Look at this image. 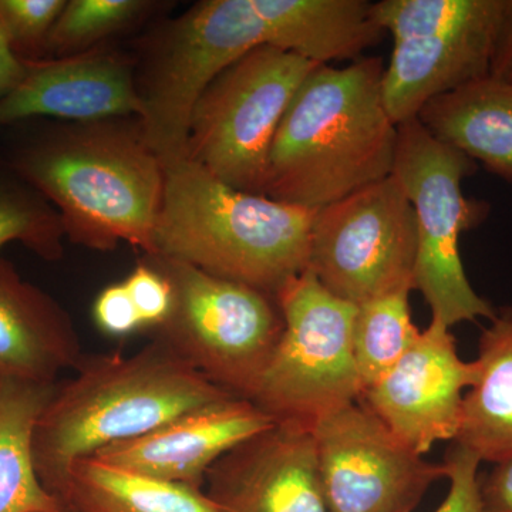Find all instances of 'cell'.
Returning a JSON list of instances; mask_svg holds the SVG:
<instances>
[{
    "label": "cell",
    "mask_w": 512,
    "mask_h": 512,
    "mask_svg": "<svg viewBox=\"0 0 512 512\" xmlns=\"http://www.w3.org/2000/svg\"><path fill=\"white\" fill-rule=\"evenodd\" d=\"M97 328L111 338H126L143 328L133 299L123 282L107 286L94 302Z\"/></svg>",
    "instance_id": "obj_28"
},
{
    "label": "cell",
    "mask_w": 512,
    "mask_h": 512,
    "mask_svg": "<svg viewBox=\"0 0 512 512\" xmlns=\"http://www.w3.org/2000/svg\"><path fill=\"white\" fill-rule=\"evenodd\" d=\"M476 161L431 136L417 119L397 126L393 177L412 202L417 222L414 286L426 299L431 318L451 328L491 320L495 309L468 281L461 262V232L480 222L483 210L461 191Z\"/></svg>",
    "instance_id": "obj_9"
},
{
    "label": "cell",
    "mask_w": 512,
    "mask_h": 512,
    "mask_svg": "<svg viewBox=\"0 0 512 512\" xmlns=\"http://www.w3.org/2000/svg\"><path fill=\"white\" fill-rule=\"evenodd\" d=\"M450 490L436 512H485L480 494L478 467L483 461L467 448L454 444L446 460Z\"/></svg>",
    "instance_id": "obj_27"
},
{
    "label": "cell",
    "mask_w": 512,
    "mask_h": 512,
    "mask_svg": "<svg viewBox=\"0 0 512 512\" xmlns=\"http://www.w3.org/2000/svg\"><path fill=\"white\" fill-rule=\"evenodd\" d=\"M55 384L0 380V512H50L63 505L43 485L33 456L37 419Z\"/></svg>",
    "instance_id": "obj_20"
},
{
    "label": "cell",
    "mask_w": 512,
    "mask_h": 512,
    "mask_svg": "<svg viewBox=\"0 0 512 512\" xmlns=\"http://www.w3.org/2000/svg\"><path fill=\"white\" fill-rule=\"evenodd\" d=\"M320 64L262 46L222 70L188 126L187 158L235 190L265 195L269 153L299 87Z\"/></svg>",
    "instance_id": "obj_8"
},
{
    "label": "cell",
    "mask_w": 512,
    "mask_h": 512,
    "mask_svg": "<svg viewBox=\"0 0 512 512\" xmlns=\"http://www.w3.org/2000/svg\"><path fill=\"white\" fill-rule=\"evenodd\" d=\"M82 360L67 312L0 258V380L55 384Z\"/></svg>",
    "instance_id": "obj_17"
},
{
    "label": "cell",
    "mask_w": 512,
    "mask_h": 512,
    "mask_svg": "<svg viewBox=\"0 0 512 512\" xmlns=\"http://www.w3.org/2000/svg\"><path fill=\"white\" fill-rule=\"evenodd\" d=\"M366 39L356 0H202L161 29L137 83L141 124L163 165L187 158L195 103L229 64L262 46L318 64L355 60Z\"/></svg>",
    "instance_id": "obj_1"
},
{
    "label": "cell",
    "mask_w": 512,
    "mask_h": 512,
    "mask_svg": "<svg viewBox=\"0 0 512 512\" xmlns=\"http://www.w3.org/2000/svg\"><path fill=\"white\" fill-rule=\"evenodd\" d=\"M76 369L72 379L55 384L33 436L37 474L57 498L84 458L237 397L160 340L134 355L86 359Z\"/></svg>",
    "instance_id": "obj_4"
},
{
    "label": "cell",
    "mask_w": 512,
    "mask_h": 512,
    "mask_svg": "<svg viewBox=\"0 0 512 512\" xmlns=\"http://www.w3.org/2000/svg\"><path fill=\"white\" fill-rule=\"evenodd\" d=\"M221 512H329L311 430L275 423L221 457L205 477Z\"/></svg>",
    "instance_id": "obj_13"
},
{
    "label": "cell",
    "mask_w": 512,
    "mask_h": 512,
    "mask_svg": "<svg viewBox=\"0 0 512 512\" xmlns=\"http://www.w3.org/2000/svg\"><path fill=\"white\" fill-rule=\"evenodd\" d=\"M274 424L251 400L229 397L137 439L103 448L92 458L130 473L202 488L221 457Z\"/></svg>",
    "instance_id": "obj_15"
},
{
    "label": "cell",
    "mask_w": 512,
    "mask_h": 512,
    "mask_svg": "<svg viewBox=\"0 0 512 512\" xmlns=\"http://www.w3.org/2000/svg\"><path fill=\"white\" fill-rule=\"evenodd\" d=\"M141 111L131 63L120 53L92 49L29 63L22 83L0 99V128L33 119L63 123L140 119Z\"/></svg>",
    "instance_id": "obj_14"
},
{
    "label": "cell",
    "mask_w": 512,
    "mask_h": 512,
    "mask_svg": "<svg viewBox=\"0 0 512 512\" xmlns=\"http://www.w3.org/2000/svg\"><path fill=\"white\" fill-rule=\"evenodd\" d=\"M490 76L512 84V0H503L491 55Z\"/></svg>",
    "instance_id": "obj_30"
},
{
    "label": "cell",
    "mask_w": 512,
    "mask_h": 512,
    "mask_svg": "<svg viewBox=\"0 0 512 512\" xmlns=\"http://www.w3.org/2000/svg\"><path fill=\"white\" fill-rule=\"evenodd\" d=\"M153 5L146 0H69L50 30L46 59L89 52L100 40L133 26Z\"/></svg>",
    "instance_id": "obj_24"
},
{
    "label": "cell",
    "mask_w": 512,
    "mask_h": 512,
    "mask_svg": "<svg viewBox=\"0 0 512 512\" xmlns=\"http://www.w3.org/2000/svg\"><path fill=\"white\" fill-rule=\"evenodd\" d=\"M313 214L235 190L184 158L164 167L153 256L275 296L308 269Z\"/></svg>",
    "instance_id": "obj_5"
},
{
    "label": "cell",
    "mask_w": 512,
    "mask_h": 512,
    "mask_svg": "<svg viewBox=\"0 0 512 512\" xmlns=\"http://www.w3.org/2000/svg\"><path fill=\"white\" fill-rule=\"evenodd\" d=\"M143 328H161L173 311L174 295L170 281L150 262L137 265L123 281Z\"/></svg>",
    "instance_id": "obj_26"
},
{
    "label": "cell",
    "mask_w": 512,
    "mask_h": 512,
    "mask_svg": "<svg viewBox=\"0 0 512 512\" xmlns=\"http://www.w3.org/2000/svg\"><path fill=\"white\" fill-rule=\"evenodd\" d=\"M480 494L485 512H512V456L480 477Z\"/></svg>",
    "instance_id": "obj_29"
},
{
    "label": "cell",
    "mask_w": 512,
    "mask_h": 512,
    "mask_svg": "<svg viewBox=\"0 0 512 512\" xmlns=\"http://www.w3.org/2000/svg\"><path fill=\"white\" fill-rule=\"evenodd\" d=\"M59 500L82 512H221L202 491L84 458L74 464Z\"/></svg>",
    "instance_id": "obj_21"
},
{
    "label": "cell",
    "mask_w": 512,
    "mask_h": 512,
    "mask_svg": "<svg viewBox=\"0 0 512 512\" xmlns=\"http://www.w3.org/2000/svg\"><path fill=\"white\" fill-rule=\"evenodd\" d=\"M490 322L478 340V376L464 396L454 444L494 464L512 456V306Z\"/></svg>",
    "instance_id": "obj_19"
},
{
    "label": "cell",
    "mask_w": 512,
    "mask_h": 512,
    "mask_svg": "<svg viewBox=\"0 0 512 512\" xmlns=\"http://www.w3.org/2000/svg\"><path fill=\"white\" fill-rule=\"evenodd\" d=\"M312 433L329 512H413L447 478L446 464L414 453L360 400Z\"/></svg>",
    "instance_id": "obj_11"
},
{
    "label": "cell",
    "mask_w": 512,
    "mask_h": 512,
    "mask_svg": "<svg viewBox=\"0 0 512 512\" xmlns=\"http://www.w3.org/2000/svg\"><path fill=\"white\" fill-rule=\"evenodd\" d=\"M417 120L441 143L512 183V84L491 76L431 99Z\"/></svg>",
    "instance_id": "obj_18"
},
{
    "label": "cell",
    "mask_w": 512,
    "mask_h": 512,
    "mask_svg": "<svg viewBox=\"0 0 512 512\" xmlns=\"http://www.w3.org/2000/svg\"><path fill=\"white\" fill-rule=\"evenodd\" d=\"M477 376L476 360L461 359L450 328L431 318L409 352L359 400L394 436L424 456L437 443L456 440L464 390Z\"/></svg>",
    "instance_id": "obj_12"
},
{
    "label": "cell",
    "mask_w": 512,
    "mask_h": 512,
    "mask_svg": "<svg viewBox=\"0 0 512 512\" xmlns=\"http://www.w3.org/2000/svg\"><path fill=\"white\" fill-rule=\"evenodd\" d=\"M410 293H390L357 306L352 346L362 394L383 379L419 339Z\"/></svg>",
    "instance_id": "obj_22"
},
{
    "label": "cell",
    "mask_w": 512,
    "mask_h": 512,
    "mask_svg": "<svg viewBox=\"0 0 512 512\" xmlns=\"http://www.w3.org/2000/svg\"><path fill=\"white\" fill-rule=\"evenodd\" d=\"M66 0H0V30L23 62L46 59L50 30Z\"/></svg>",
    "instance_id": "obj_25"
},
{
    "label": "cell",
    "mask_w": 512,
    "mask_h": 512,
    "mask_svg": "<svg viewBox=\"0 0 512 512\" xmlns=\"http://www.w3.org/2000/svg\"><path fill=\"white\" fill-rule=\"evenodd\" d=\"M0 131V153L56 208L70 241L96 251L127 242L154 255L164 165L138 119H33Z\"/></svg>",
    "instance_id": "obj_2"
},
{
    "label": "cell",
    "mask_w": 512,
    "mask_h": 512,
    "mask_svg": "<svg viewBox=\"0 0 512 512\" xmlns=\"http://www.w3.org/2000/svg\"><path fill=\"white\" fill-rule=\"evenodd\" d=\"M174 305L158 339L222 389L251 400L284 332L275 296L164 256Z\"/></svg>",
    "instance_id": "obj_7"
},
{
    "label": "cell",
    "mask_w": 512,
    "mask_h": 512,
    "mask_svg": "<svg viewBox=\"0 0 512 512\" xmlns=\"http://www.w3.org/2000/svg\"><path fill=\"white\" fill-rule=\"evenodd\" d=\"M416 256V214L393 175L313 214L308 269L342 301L414 291Z\"/></svg>",
    "instance_id": "obj_10"
},
{
    "label": "cell",
    "mask_w": 512,
    "mask_h": 512,
    "mask_svg": "<svg viewBox=\"0 0 512 512\" xmlns=\"http://www.w3.org/2000/svg\"><path fill=\"white\" fill-rule=\"evenodd\" d=\"M62 218L0 153V251L12 242L47 261L63 255Z\"/></svg>",
    "instance_id": "obj_23"
},
{
    "label": "cell",
    "mask_w": 512,
    "mask_h": 512,
    "mask_svg": "<svg viewBox=\"0 0 512 512\" xmlns=\"http://www.w3.org/2000/svg\"><path fill=\"white\" fill-rule=\"evenodd\" d=\"M275 299L284 332L251 402L275 423L313 431L362 397L352 346L357 306L332 295L309 269Z\"/></svg>",
    "instance_id": "obj_6"
},
{
    "label": "cell",
    "mask_w": 512,
    "mask_h": 512,
    "mask_svg": "<svg viewBox=\"0 0 512 512\" xmlns=\"http://www.w3.org/2000/svg\"><path fill=\"white\" fill-rule=\"evenodd\" d=\"M501 8L503 0L497 9L474 22L393 42L382 90L394 124L417 119L434 97L490 76Z\"/></svg>",
    "instance_id": "obj_16"
},
{
    "label": "cell",
    "mask_w": 512,
    "mask_h": 512,
    "mask_svg": "<svg viewBox=\"0 0 512 512\" xmlns=\"http://www.w3.org/2000/svg\"><path fill=\"white\" fill-rule=\"evenodd\" d=\"M50 512H82V511L76 510V508L70 507V505L63 503L62 507L57 508V510L50 511Z\"/></svg>",
    "instance_id": "obj_32"
},
{
    "label": "cell",
    "mask_w": 512,
    "mask_h": 512,
    "mask_svg": "<svg viewBox=\"0 0 512 512\" xmlns=\"http://www.w3.org/2000/svg\"><path fill=\"white\" fill-rule=\"evenodd\" d=\"M384 63L320 64L276 131L265 197L316 211L393 174L397 124L383 100Z\"/></svg>",
    "instance_id": "obj_3"
},
{
    "label": "cell",
    "mask_w": 512,
    "mask_h": 512,
    "mask_svg": "<svg viewBox=\"0 0 512 512\" xmlns=\"http://www.w3.org/2000/svg\"><path fill=\"white\" fill-rule=\"evenodd\" d=\"M29 63L23 62L13 52L0 30V99L12 93L25 79Z\"/></svg>",
    "instance_id": "obj_31"
}]
</instances>
